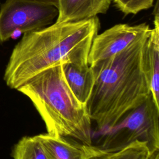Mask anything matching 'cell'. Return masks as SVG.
<instances>
[{"label":"cell","mask_w":159,"mask_h":159,"mask_svg":"<svg viewBox=\"0 0 159 159\" xmlns=\"http://www.w3.org/2000/svg\"><path fill=\"white\" fill-rule=\"evenodd\" d=\"M63 74L70 89L81 103L87 105L94 84V73L88 64H62Z\"/></svg>","instance_id":"30bf717a"},{"label":"cell","mask_w":159,"mask_h":159,"mask_svg":"<svg viewBox=\"0 0 159 159\" xmlns=\"http://www.w3.org/2000/svg\"><path fill=\"white\" fill-rule=\"evenodd\" d=\"M50 159H88L93 145L68 139L65 137L48 133L37 135Z\"/></svg>","instance_id":"9c48e42d"},{"label":"cell","mask_w":159,"mask_h":159,"mask_svg":"<svg viewBox=\"0 0 159 159\" xmlns=\"http://www.w3.org/2000/svg\"><path fill=\"white\" fill-rule=\"evenodd\" d=\"M112 0H58L55 23L77 22L105 14Z\"/></svg>","instance_id":"ba28073f"},{"label":"cell","mask_w":159,"mask_h":159,"mask_svg":"<svg viewBox=\"0 0 159 159\" xmlns=\"http://www.w3.org/2000/svg\"><path fill=\"white\" fill-rule=\"evenodd\" d=\"M42 4L53 6L57 8L58 7V0H33Z\"/></svg>","instance_id":"5bb4252c"},{"label":"cell","mask_w":159,"mask_h":159,"mask_svg":"<svg viewBox=\"0 0 159 159\" xmlns=\"http://www.w3.org/2000/svg\"><path fill=\"white\" fill-rule=\"evenodd\" d=\"M17 90L31 100L48 134L92 145V120L87 105L80 102L70 89L62 64L39 72Z\"/></svg>","instance_id":"3957f363"},{"label":"cell","mask_w":159,"mask_h":159,"mask_svg":"<svg viewBox=\"0 0 159 159\" xmlns=\"http://www.w3.org/2000/svg\"><path fill=\"white\" fill-rule=\"evenodd\" d=\"M149 32L120 52L90 66L95 80L87 107L99 133L111 129L151 94L142 66V50Z\"/></svg>","instance_id":"7a4b0ae2"},{"label":"cell","mask_w":159,"mask_h":159,"mask_svg":"<svg viewBox=\"0 0 159 159\" xmlns=\"http://www.w3.org/2000/svg\"><path fill=\"white\" fill-rule=\"evenodd\" d=\"M154 28L151 29L143 45L142 66L150 91L159 106V12L158 1L154 9Z\"/></svg>","instance_id":"52a82bcc"},{"label":"cell","mask_w":159,"mask_h":159,"mask_svg":"<svg viewBox=\"0 0 159 159\" xmlns=\"http://www.w3.org/2000/svg\"><path fill=\"white\" fill-rule=\"evenodd\" d=\"M150 153L147 143L137 140L116 150H106L93 146L88 159H147Z\"/></svg>","instance_id":"8fae6325"},{"label":"cell","mask_w":159,"mask_h":159,"mask_svg":"<svg viewBox=\"0 0 159 159\" xmlns=\"http://www.w3.org/2000/svg\"><path fill=\"white\" fill-rule=\"evenodd\" d=\"M100 22L97 16L65 23H54L40 30L25 32L12 50L4 80L18 89L39 72L63 64H88L92 42Z\"/></svg>","instance_id":"6da1fadb"},{"label":"cell","mask_w":159,"mask_h":159,"mask_svg":"<svg viewBox=\"0 0 159 159\" xmlns=\"http://www.w3.org/2000/svg\"><path fill=\"white\" fill-rule=\"evenodd\" d=\"M101 134L102 142L98 147L103 150H116L137 140L147 143L150 152L159 150V106L150 94L143 104Z\"/></svg>","instance_id":"277c9868"},{"label":"cell","mask_w":159,"mask_h":159,"mask_svg":"<svg viewBox=\"0 0 159 159\" xmlns=\"http://www.w3.org/2000/svg\"><path fill=\"white\" fill-rule=\"evenodd\" d=\"M116 7L125 15L136 14L153 5L154 0H114Z\"/></svg>","instance_id":"4fadbf2b"},{"label":"cell","mask_w":159,"mask_h":159,"mask_svg":"<svg viewBox=\"0 0 159 159\" xmlns=\"http://www.w3.org/2000/svg\"><path fill=\"white\" fill-rule=\"evenodd\" d=\"M147 159H159V150L150 152Z\"/></svg>","instance_id":"9a60e30c"},{"label":"cell","mask_w":159,"mask_h":159,"mask_svg":"<svg viewBox=\"0 0 159 159\" xmlns=\"http://www.w3.org/2000/svg\"><path fill=\"white\" fill-rule=\"evenodd\" d=\"M14 159H50L37 135L22 137L14 146Z\"/></svg>","instance_id":"7c38bea8"},{"label":"cell","mask_w":159,"mask_h":159,"mask_svg":"<svg viewBox=\"0 0 159 159\" xmlns=\"http://www.w3.org/2000/svg\"><path fill=\"white\" fill-rule=\"evenodd\" d=\"M58 13L56 7L33 0H6L0 7V43L16 32L25 33L53 24Z\"/></svg>","instance_id":"5b68a950"},{"label":"cell","mask_w":159,"mask_h":159,"mask_svg":"<svg viewBox=\"0 0 159 159\" xmlns=\"http://www.w3.org/2000/svg\"><path fill=\"white\" fill-rule=\"evenodd\" d=\"M150 30L146 23L135 25L116 24L94 38L88 55L89 66L106 60L125 48L138 37Z\"/></svg>","instance_id":"8992f818"}]
</instances>
